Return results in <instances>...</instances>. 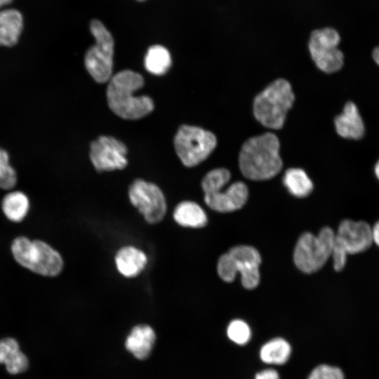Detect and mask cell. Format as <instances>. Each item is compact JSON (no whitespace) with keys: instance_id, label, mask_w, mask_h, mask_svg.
I'll list each match as a JSON object with an SVG mask.
<instances>
[{"instance_id":"6da1fadb","label":"cell","mask_w":379,"mask_h":379,"mask_svg":"<svg viewBox=\"0 0 379 379\" xmlns=\"http://www.w3.org/2000/svg\"><path fill=\"white\" fill-rule=\"evenodd\" d=\"M143 85L142 75L132 70H122L112 76L107 88L110 109L125 119H138L149 114L154 107L152 99L147 95H133Z\"/></svg>"},{"instance_id":"7a4b0ae2","label":"cell","mask_w":379,"mask_h":379,"mask_svg":"<svg viewBox=\"0 0 379 379\" xmlns=\"http://www.w3.org/2000/svg\"><path fill=\"white\" fill-rule=\"evenodd\" d=\"M279 141L272 133L248 139L242 145L239 165L241 173L252 180H265L277 175L282 168Z\"/></svg>"},{"instance_id":"3957f363","label":"cell","mask_w":379,"mask_h":379,"mask_svg":"<svg viewBox=\"0 0 379 379\" xmlns=\"http://www.w3.org/2000/svg\"><path fill=\"white\" fill-rule=\"evenodd\" d=\"M11 251L19 265L38 275L54 277L62 271L61 254L43 240L18 236L12 241Z\"/></svg>"},{"instance_id":"277c9868","label":"cell","mask_w":379,"mask_h":379,"mask_svg":"<svg viewBox=\"0 0 379 379\" xmlns=\"http://www.w3.org/2000/svg\"><path fill=\"white\" fill-rule=\"evenodd\" d=\"M294 100L295 95L290 83L284 79H278L254 98V117L267 128L280 129Z\"/></svg>"},{"instance_id":"5b68a950","label":"cell","mask_w":379,"mask_h":379,"mask_svg":"<svg viewBox=\"0 0 379 379\" xmlns=\"http://www.w3.org/2000/svg\"><path fill=\"white\" fill-rule=\"evenodd\" d=\"M260 262L261 257L256 248L251 246H237L220 257L217 272L226 282H232L239 272L243 286L253 289L260 281Z\"/></svg>"},{"instance_id":"8992f818","label":"cell","mask_w":379,"mask_h":379,"mask_svg":"<svg viewBox=\"0 0 379 379\" xmlns=\"http://www.w3.org/2000/svg\"><path fill=\"white\" fill-rule=\"evenodd\" d=\"M335 232L324 227L317 234L303 233L298 239L293 253L296 267L311 274L320 270L331 257Z\"/></svg>"},{"instance_id":"52a82bcc","label":"cell","mask_w":379,"mask_h":379,"mask_svg":"<svg viewBox=\"0 0 379 379\" xmlns=\"http://www.w3.org/2000/svg\"><path fill=\"white\" fill-rule=\"evenodd\" d=\"M89 29L95 43L86 51L84 65L96 82L105 83L112 77L114 39L105 25L98 19L91 20Z\"/></svg>"},{"instance_id":"ba28073f","label":"cell","mask_w":379,"mask_h":379,"mask_svg":"<svg viewBox=\"0 0 379 379\" xmlns=\"http://www.w3.org/2000/svg\"><path fill=\"white\" fill-rule=\"evenodd\" d=\"M216 145L217 139L213 133L194 126H180L174 137L175 152L187 167H193L204 161Z\"/></svg>"},{"instance_id":"9c48e42d","label":"cell","mask_w":379,"mask_h":379,"mask_svg":"<svg viewBox=\"0 0 379 379\" xmlns=\"http://www.w3.org/2000/svg\"><path fill=\"white\" fill-rule=\"evenodd\" d=\"M340 35L331 27L313 30L309 38L308 48L316 66L328 74L340 70L344 63V55L338 48Z\"/></svg>"},{"instance_id":"30bf717a","label":"cell","mask_w":379,"mask_h":379,"mask_svg":"<svg viewBox=\"0 0 379 379\" xmlns=\"http://www.w3.org/2000/svg\"><path fill=\"white\" fill-rule=\"evenodd\" d=\"M128 194L131 204L147 223L155 225L164 218L167 211L166 200L156 184L136 178L129 185Z\"/></svg>"},{"instance_id":"8fae6325","label":"cell","mask_w":379,"mask_h":379,"mask_svg":"<svg viewBox=\"0 0 379 379\" xmlns=\"http://www.w3.org/2000/svg\"><path fill=\"white\" fill-rule=\"evenodd\" d=\"M126 154L124 143L112 136L101 135L90 144V159L98 172L124 169Z\"/></svg>"},{"instance_id":"7c38bea8","label":"cell","mask_w":379,"mask_h":379,"mask_svg":"<svg viewBox=\"0 0 379 379\" xmlns=\"http://www.w3.org/2000/svg\"><path fill=\"white\" fill-rule=\"evenodd\" d=\"M335 241L349 255L364 253L373 245L371 225L364 220L345 219L338 225Z\"/></svg>"},{"instance_id":"4fadbf2b","label":"cell","mask_w":379,"mask_h":379,"mask_svg":"<svg viewBox=\"0 0 379 379\" xmlns=\"http://www.w3.org/2000/svg\"><path fill=\"white\" fill-rule=\"evenodd\" d=\"M248 187L243 182L232 183L225 191L222 189L204 194V201L212 210L227 213L240 209L248 199Z\"/></svg>"},{"instance_id":"5bb4252c","label":"cell","mask_w":379,"mask_h":379,"mask_svg":"<svg viewBox=\"0 0 379 379\" xmlns=\"http://www.w3.org/2000/svg\"><path fill=\"white\" fill-rule=\"evenodd\" d=\"M337 133L342 138L359 140L365 133V126L357 106L352 102H347L343 112L334 119Z\"/></svg>"},{"instance_id":"9a60e30c","label":"cell","mask_w":379,"mask_h":379,"mask_svg":"<svg viewBox=\"0 0 379 379\" xmlns=\"http://www.w3.org/2000/svg\"><path fill=\"white\" fill-rule=\"evenodd\" d=\"M146 254L135 246L128 245L120 248L114 256L117 271L123 277L134 278L138 276L147 266Z\"/></svg>"},{"instance_id":"2e32d148","label":"cell","mask_w":379,"mask_h":379,"mask_svg":"<svg viewBox=\"0 0 379 379\" xmlns=\"http://www.w3.org/2000/svg\"><path fill=\"white\" fill-rule=\"evenodd\" d=\"M155 340L156 334L151 326L138 324L128 335L125 347L135 358L142 360L149 356Z\"/></svg>"},{"instance_id":"e0dca14e","label":"cell","mask_w":379,"mask_h":379,"mask_svg":"<svg viewBox=\"0 0 379 379\" xmlns=\"http://www.w3.org/2000/svg\"><path fill=\"white\" fill-rule=\"evenodd\" d=\"M23 29V19L14 8L0 11V46L12 47L19 40Z\"/></svg>"},{"instance_id":"ac0fdd59","label":"cell","mask_w":379,"mask_h":379,"mask_svg":"<svg viewBox=\"0 0 379 379\" xmlns=\"http://www.w3.org/2000/svg\"><path fill=\"white\" fill-rule=\"evenodd\" d=\"M175 222L181 227L201 228L208 222L204 209L196 202L185 200L179 202L173 212Z\"/></svg>"},{"instance_id":"d6986e66","label":"cell","mask_w":379,"mask_h":379,"mask_svg":"<svg viewBox=\"0 0 379 379\" xmlns=\"http://www.w3.org/2000/svg\"><path fill=\"white\" fill-rule=\"evenodd\" d=\"M1 208L4 216L11 222L24 220L30 209L28 196L19 190H11L2 198Z\"/></svg>"},{"instance_id":"ffe728a7","label":"cell","mask_w":379,"mask_h":379,"mask_svg":"<svg viewBox=\"0 0 379 379\" xmlns=\"http://www.w3.org/2000/svg\"><path fill=\"white\" fill-rule=\"evenodd\" d=\"M291 352V344L286 339L279 337L265 343L260 350L259 356L265 364L282 365L288 361Z\"/></svg>"},{"instance_id":"44dd1931","label":"cell","mask_w":379,"mask_h":379,"mask_svg":"<svg viewBox=\"0 0 379 379\" xmlns=\"http://www.w3.org/2000/svg\"><path fill=\"white\" fill-rule=\"evenodd\" d=\"M283 183L288 192L296 197H305L313 190V183L305 171L299 168H291L283 176Z\"/></svg>"},{"instance_id":"7402d4cb","label":"cell","mask_w":379,"mask_h":379,"mask_svg":"<svg viewBox=\"0 0 379 379\" xmlns=\"http://www.w3.org/2000/svg\"><path fill=\"white\" fill-rule=\"evenodd\" d=\"M145 67L149 73L161 76L166 74L171 65L168 50L159 44L149 46L145 56Z\"/></svg>"},{"instance_id":"603a6c76","label":"cell","mask_w":379,"mask_h":379,"mask_svg":"<svg viewBox=\"0 0 379 379\" xmlns=\"http://www.w3.org/2000/svg\"><path fill=\"white\" fill-rule=\"evenodd\" d=\"M230 178V172L225 168H218L210 171L204 175L201 181L204 193L207 194L222 189Z\"/></svg>"},{"instance_id":"cb8c5ba5","label":"cell","mask_w":379,"mask_h":379,"mask_svg":"<svg viewBox=\"0 0 379 379\" xmlns=\"http://www.w3.org/2000/svg\"><path fill=\"white\" fill-rule=\"evenodd\" d=\"M227 335L234 343L239 345H244L251 338V328L244 321L234 319L227 327Z\"/></svg>"},{"instance_id":"d4e9b609","label":"cell","mask_w":379,"mask_h":379,"mask_svg":"<svg viewBox=\"0 0 379 379\" xmlns=\"http://www.w3.org/2000/svg\"><path fill=\"white\" fill-rule=\"evenodd\" d=\"M307 379H345V375L337 366L322 364L310 372Z\"/></svg>"},{"instance_id":"484cf974","label":"cell","mask_w":379,"mask_h":379,"mask_svg":"<svg viewBox=\"0 0 379 379\" xmlns=\"http://www.w3.org/2000/svg\"><path fill=\"white\" fill-rule=\"evenodd\" d=\"M8 373L17 375L25 372L29 366L27 355L20 350L13 354L4 364Z\"/></svg>"},{"instance_id":"4316f807","label":"cell","mask_w":379,"mask_h":379,"mask_svg":"<svg viewBox=\"0 0 379 379\" xmlns=\"http://www.w3.org/2000/svg\"><path fill=\"white\" fill-rule=\"evenodd\" d=\"M18 340L13 338H4L0 340V364L4 363L16 352L20 350Z\"/></svg>"},{"instance_id":"83f0119b","label":"cell","mask_w":379,"mask_h":379,"mask_svg":"<svg viewBox=\"0 0 379 379\" xmlns=\"http://www.w3.org/2000/svg\"><path fill=\"white\" fill-rule=\"evenodd\" d=\"M17 181L16 171L11 164L0 171V189L11 191L15 187Z\"/></svg>"},{"instance_id":"f1b7e54d","label":"cell","mask_w":379,"mask_h":379,"mask_svg":"<svg viewBox=\"0 0 379 379\" xmlns=\"http://www.w3.org/2000/svg\"><path fill=\"white\" fill-rule=\"evenodd\" d=\"M348 255L347 251L334 241L331 258L333 268L336 272H340L344 269Z\"/></svg>"},{"instance_id":"f546056e","label":"cell","mask_w":379,"mask_h":379,"mask_svg":"<svg viewBox=\"0 0 379 379\" xmlns=\"http://www.w3.org/2000/svg\"><path fill=\"white\" fill-rule=\"evenodd\" d=\"M254 379H280V376L275 369L267 368L257 373Z\"/></svg>"},{"instance_id":"4dcf8cb0","label":"cell","mask_w":379,"mask_h":379,"mask_svg":"<svg viewBox=\"0 0 379 379\" xmlns=\"http://www.w3.org/2000/svg\"><path fill=\"white\" fill-rule=\"evenodd\" d=\"M10 165V157L4 149L0 148V171Z\"/></svg>"},{"instance_id":"1f68e13d","label":"cell","mask_w":379,"mask_h":379,"mask_svg":"<svg viewBox=\"0 0 379 379\" xmlns=\"http://www.w3.org/2000/svg\"><path fill=\"white\" fill-rule=\"evenodd\" d=\"M371 235L373 245L375 244L379 248V220L371 225Z\"/></svg>"},{"instance_id":"d6a6232c","label":"cell","mask_w":379,"mask_h":379,"mask_svg":"<svg viewBox=\"0 0 379 379\" xmlns=\"http://www.w3.org/2000/svg\"><path fill=\"white\" fill-rule=\"evenodd\" d=\"M372 57L375 62L379 66V45L373 48Z\"/></svg>"},{"instance_id":"836d02e7","label":"cell","mask_w":379,"mask_h":379,"mask_svg":"<svg viewBox=\"0 0 379 379\" xmlns=\"http://www.w3.org/2000/svg\"><path fill=\"white\" fill-rule=\"evenodd\" d=\"M374 173L376 178L379 181V159L378 160V161L376 162L374 166Z\"/></svg>"},{"instance_id":"e575fe53","label":"cell","mask_w":379,"mask_h":379,"mask_svg":"<svg viewBox=\"0 0 379 379\" xmlns=\"http://www.w3.org/2000/svg\"><path fill=\"white\" fill-rule=\"evenodd\" d=\"M13 0H0V8L11 4Z\"/></svg>"},{"instance_id":"d590c367","label":"cell","mask_w":379,"mask_h":379,"mask_svg":"<svg viewBox=\"0 0 379 379\" xmlns=\"http://www.w3.org/2000/svg\"><path fill=\"white\" fill-rule=\"evenodd\" d=\"M135 1H140V2H143V1H147V0H135Z\"/></svg>"}]
</instances>
